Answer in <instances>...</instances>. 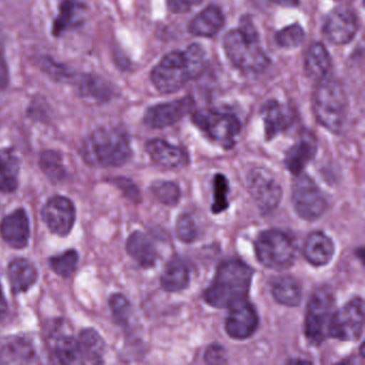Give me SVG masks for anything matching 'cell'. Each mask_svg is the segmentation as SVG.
Listing matches in <instances>:
<instances>
[{
    "label": "cell",
    "instance_id": "cell-1",
    "mask_svg": "<svg viewBox=\"0 0 365 365\" xmlns=\"http://www.w3.org/2000/svg\"><path fill=\"white\" fill-rule=\"evenodd\" d=\"M207 59L202 46L193 43L183 52L168 53L151 71V82L162 93L180 91L189 81L202 76Z\"/></svg>",
    "mask_w": 365,
    "mask_h": 365
},
{
    "label": "cell",
    "instance_id": "cell-2",
    "mask_svg": "<svg viewBox=\"0 0 365 365\" xmlns=\"http://www.w3.org/2000/svg\"><path fill=\"white\" fill-rule=\"evenodd\" d=\"M254 270L238 258L225 260L217 267L210 285L202 298L210 307L230 309L247 300Z\"/></svg>",
    "mask_w": 365,
    "mask_h": 365
},
{
    "label": "cell",
    "instance_id": "cell-3",
    "mask_svg": "<svg viewBox=\"0 0 365 365\" xmlns=\"http://www.w3.org/2000/svg\"><path fill=\"white\" fill-rule=\"evenodd\" d=\"M82 155L91 165L118 168L131 159V142L127 132L121 128H100L85 140Z\"/></svg>",
    "mask_w": 365,
    "mask_h": 365
},
{
    "label": "cell",
    "instance_id": "cell-4",
    "mask_svg": "<svg viewBox=\"0 0 365 365\" xmlns=\"http://www.w3.org/2000/svg\"><path fill=\"white\" fill-rule=\"evenodd\" d=\"M226 56L242 71L262 73L270 65V59L259 44V36L249 16H243L238 29L226 34L223 41Z\"/></svg>",
    "mask_w": 365,
    "mask_h": 365
},
{
    "label": "cell",
    "instance_id": "cell-5",
    "mask_svg": "<svg viewBox=\"0 0 365 365\" xmlns=\"http://www.w3.org/2000/svg\"><path fill=\"white\" fill-rule=\"evenodd\" d=\"M348 102L336 81L322 78L313 93V110L318 123L332 133L339 134L347 119Z\"/></svg>",
    "mask_w": 365,
    "mask_h": 365
},
{
    "label": "cell",
    "instance_id": "cell-6",
    "mask_svg": "<svg viewBox=\"0 0 365 365\" xmlns=\"http://www.w3.org/2000/svg\"><path fill=\"white\" fill-rule=\"evenodd\" d=\"M194 125L206 134L212 142L224 149L236 145V138L241 131L238 116L221 108H202L192 113Z\"/></svg>",
    "mask_w": 365,
    "mask_h": 365
},
{
    "label": "cell",
    "instance_id": "cell-7",
    "mask_svg": "<svg viewBox=\"0 0 365 365\" xmlns=\"http://www.w3.org/2000/svg\"><path fill=\"white\" fill-rule=\"evenodd\" d=\"M255 253L260 264L267 268L285 270L290 268L296 259V242L283 230H264L256 239Z\"/></svg>",
    "mask_w": 365,
    "mask_h": 365
},
{
    "label": "cell",
    "instance_id": "cell-8",
    "mask_svg": "<svg viewBox=\"0 0 365 365\" xmlns=\"http://www.w3.org/2000/svg\"><path fill=\"white\" fill-rule=\"evenodd\" d=\"M335 312V296L329 286L316 288L309 298L304 319V335L312 345L319 346L328 336L329 324Z\"/></svg>",
    "mask_w": 365,
    "mask_h": 365
},
{
    "label": "cell",
    "instance_id": "cell-9",
    "mask_svg": "<svg viewBox=\"0 0 365 365\" xmlns=\"http://www.w3.org/2000/svg\"><path fill=\"white\" fill-rule=\"evenodd\" d=\"M292 200L297 215L307 221H316L328 208V202L317 183L302 173L296 176L292 183Z\"/></svg>",
    "mask_w": 365,
    "mask_h": 365
},
{
    "label": "cell",
    "instance_id": "cell-10",
    "mask_svg": "<svg viewBox=\"0 0 365 365\" xmlns=\"http://www.w3.org/2000/svg\"><path fill=\"white\" fill-rule=\"evenodd\" d=\"M364 329V301L360 297L335 311L328 328V336L339 341H356Z\"/></svg>",
    "mask_w": 365,
    "mask_h": 365
},
{
    "label": "cell",
    "instance_id": "cell-11",
    "mask_svg": "<svg viewBox=\"0 0 365 365\" xmlns=\"http://www.w3.org/2000/svg\"><path fill=\"white\" fill-rule=\"evenodd\" d=\"M247 187L254 202L262 212L269 213L277 208L283 191L275 177L264 168H254L247 176Z\"/></svg>",
    "mask_w": 365,
    "mask_h": 365
},
{
    "label": "cell",
    "instance_id": "cell-12",
    "mask_svg": "<svg viewBox=\"0 0 365 365\" xmlns=\"http://www.w3.org/2000/svg\"><path fill=\"white\" fill-rule=\"evenodd\" d=\"M194 106L195 101L190 96L168 103L151 106L145 114V125L150 129H165L180 121L185 115L193 112Z\"/></svg>",
    "mask_w": 365,
    "mask_h": 365
},
{
    "label": "cell",
    "instance_id": "cell-13",
    "mask_svg": "<svg viewBox=\"0 0 365 365\" xmlns=\"http://www.w3.org/2000/svg\"><path fill=\"white\" fill-rule=\"evenodd\" d=\"M42 217L53 234L66 237L71 232L76 222V207L69 198L53 196L44 205Z\"/></svg>",
    "mask_w": 365,
    "mask_h": 365
},
{
    "label": "cell",
    "instance_id": "cell-14",
    "mask_svg": "<svg viewBox=\"0 0 365 365\" xmlns=\"http://www.w3.org/2000/svg\"><path fill=\"white\" fill-rule=\"evenodd\" d=\"M359 29L358 16L348 8H335L324 20V36L336 46L349 43Z\"/></svg>",
    "mask_w": 365,
    "mask_h": 365
},
{
    "label": "cell",
    "instance_id": "cell-15",
    "mask_svg": "<svg viewBox=\"0 0 365 365\" xmlns=\"http://www.w3.org/2000/svg\"><path fill=\"white\" fill-rule=\"evenodd\" d=\"M230 312L225 319L226 333L232 339H249L257 330L259 317L255 307L247 300L230 307Z\"/></svg>",
    "mask_w": 365,
    "mask_h": 365
},
{
    "label": "cell",
    "instance_id": "cell-16",
    "mask_svg": "<svg viewBox=\"0 0 365 365\" xmlns=\"http://www.w3.org/2000/svg\"><path fill=\"white\" fill-rule=\"evenodd\" d=\"M317 140L312 132L303 131L298 140L288 149L284 159L286 168L294 176H298L305 166L315 158L317 153Z\"/></svg>",
    "mask_w": 365,
    "mask_h": 365
},
{
    "label": "cell",
    "instance_id": "cell-17",
    "mask_svg": "<svg viewBox=\"0 0 365 365\" xmlns=\"http://www.w3.org/2000/svg\"><path fill=\"white\" fill-rule=\"evenodd\" d=\"M262 117L264 125L267 140L287 131L294 123V113L287 106L275 100L266 102L262 108Z\"/></svg>",
    "mask_w": 365,
    "mask_h": 365
},
{
    "label": "cell",
    "instance_id": "cell-18",
    "mask_svg": "<svg viewBox=\"0 0 365 365\" xmlns=\"http://www.w3.org/2000/svg\"><path fill=\"white\" fill-rule=\"evenodd\" d=\"M0 236L16 249H23L29 245L31 227L24 209H18L1 221Z\"/></svg>",
    "mask_w": 365,
    "mask_h": 365
},
{
    "label": "cell",
    "instance_id": "cell-19",
    "mask_svg": "<svg viewBox=\"0 0 365 365\" xmlns=\"http://www.w3.org/2000/svg\"><path fill=\"white\" fill-rule=\"evenodd\" d=\"M146 149L151 159L163 168H185L189 163V155L185 149L174 146L161 138L149 140Z\"/></svg>",
    "mask_w": 365,
    "mask_h": 365
},
{
    "label": "cell",
    "instance_id": "cell-20",
    "mask_svg": "<svg viewBox=\"0 0 365 365\" xmlns=\"http://www.w3.org/2000/svg\"><path fill=\"white\" fill-rule=\"evenodd\" d=\"M334 253V243L324 232H313L305 240L303 254L305 259L313 266H326L331 262Z\"/></svg>",
    "mask_w": 365,
    "mask_h": 365
},
{
    "label": "cell",
    "instance_id": "cell-21",
    "mask_svg": "<svg viewBox=\"0 0 365 365\" xmlns=\"http://www.w3.org/2000/svg\"><path fill=\"white\" fill-rule=\"evenodd\" d=\"M37 350L29 339L16 337L0 345V363L26 364L37 362Z\"/></svg>",
    "mask_w": 365,
    "mask_h": 365
},
{
    "label": "cell",
    "instance_id": "cell-22",
    "mask_svg": "<svg viewBox=\"0 0 365 365\" xmlns=\"http://www.w3.org/2000/svg\"><path fill=\"white\" fill-rule=\"evenodd\" d=\"M190 269L180 256H174L166 264L160 277V284L168 292H179L187 288L190 284Z\"/></svg>",
    "mask_w": 365,
    "mask_h": 365
},
{
    "label": "cell",
    "instance_id": "cell-23",
    "mask_svg": "<svg viewBox=\"0 0 365 365\" xmlns=\"http://www.w3.org/2000/svg\"><path fill=\"white\" fill-rule=\"evenodd\" d=\"M225 18L215 6H209L190 22L189 31L197 37L211 38L223 29Z\"/></svg>",
    "mask_w": 365,
    "mask_h": 365
},
{
    "label": "cell",
    "instance_id": "cell-24",
    "mask_svg": "<svg viewBox=\"0 0 365 365\" xmlns=\"http://www.w3.org/2000/svg\"><path fill=\"white\" fill-rule=\"evenodd\" d=\"M127 252L142 268L155 266L158 251L151 239L142 232H134L127 240Z\"/></svg>",
    "mask_w": 365,
    "mask_h": 365
},
{
    "label": "cell",
    "instance_id": "cell-25",
    "mask_svg": "<svg viewBox=\"0 0 365 365\" xmlns=\"http://www.w3.org/2000/svg\"><path fill=\"white\" fill-rule=\"evenodd\" d=\"M20 160L14 149H0V193L8 194L19 187Z\"/></svg>",
    "mask_w": 365,
    "mask_h": 365
},
{
    "label": "cell",
    "instance_id": "cell-26",
    "mask_svg": "<svg viewBox=\"0 0 365 365\" xmlns=\"http://www.w3.org/2000/svg\"><path fill=\"white\" fill-rule=\"evenodd\" d=\"M8 277L14 294L29 290L37 282L38 272L35 266L24 258L12 260L8 267Z\"/></svg>",
    "mask_w": 365,
    "mask_h": 365
},
{
    "label": "cell",
    "instance_id": "cell-27",
    "mask_svg": "<svg viewBox=\"0 0 365 365\" xmlns=\"http://www.w3.org/2000/svg\"><path fill=\"white\" fill-rule=\"evenodd\" d=\"M271 292L279 304L285 307H298L302 300V286L294 277L285 275L272 282Z\"/></svg>",
    "mask_w": 365,
    "mask_h": 365
},
{
    "label": "cell",
    "instance_id": "cell-28",
    "mask_svg": "<svg viewBox=\"0 0 365 365\" xmlns=\"http://www.w3.org/2000/svg\"><path fill=\"white\" fill-rule=\"evenodd\" d=\"M330 67L331 57L326 46L322 43H314L307 51L304 59L307 76L313 80H322L326 78Z\"/></svg>",
    "mask_w": 365,
    "mask_h": 365
},
{
    "label": "cell",
    "instance_id": "cell-29",
    "mask_svg": "<svg viewBox=\"0 0 365 365\" xmlns=\"http://www.w3.org/2000/svg\"><path fill=\"white\" fill-rule=\"evenodd\" d=\"M83 363H103L106 344L93 329H85L78 337Z\"/></svg>",
    "mask_w": 365,
    "mask_h": 365
},
{
    "label": "cell",
    "instance_id": "cell-30",
    "mask_svg": "<svg viewBox=\"0 0 365 365\" xmlns=\"http://www.w3.org/2000/svg\"><path fill=\"white\" fill-rule=\"evenodd\" d=\"M82 12L83 6L78 0H63L58 16L53 24V35L59 37L66 31L78 27L82 21Z\"/></svg>",
    "mask_w": 365,
    "mask_h": 365
},
{
    "label": "cell",
    "instance_id": "cell-31",
    "mask_svg": "<svg viewBox=\"0 0 365 365\" xmlns=\"http://www.w3.org/2000/svg\"><path fill=\"white\" fill-rule=\"evenodd\" d=\"M54 356L63 364L83 363L78 339L71 335H61L54 346Z\"/></svg>",
    "mask_w": 365,
    "mask_h": 365
},
{
    "label": "cell",
    "instance_id": "cell-32",
    "mask_svg": "<svg viewBox=\"0 0 365 365\" xmlns=\"http://www.w3.org/2000/svg\"><path fill=\"white\" fill-rule=\"evenodd\" d=\"M40 168L53 182L57 183L63 181L67 176L63 157L61 153L54 150H46L40 155Z\"/></svg>",
    "mask_w": 365,
    "mask_h": 365
},
{
    "label": "cell",
    "instance_id": "cell-33",
    "mask_svg": "<svg viewBox=\"0 0 365 365\" xmlns=\"http://www.w3.org/2000/svg\"><path fill=\"white\" fill-rule=\"evenodd\" d=\"M150 191L158 202L166 206H175L180 200V187L172 181H155L151 185Z\"/></svg>",
    "mask_w": 365,
    "mask_h": 365
},
{
    "label": "cell",
    "instance_id": "cell-34",
    "mask_svg": "<svg viewBox=\"0 0 365 365\" xmlns=\"http://www.w3.org/2000/svg\"><path fill=\"white\" fill-rule=\"evenodd\" d=\"M78 264V254L74 250H69L61 255L50 258L51 268L55 273L63 277H70L76 272Z\"/></svg>",
    "mask_w": 365,
    "mask_h": 365
},
{
    "label": "cell",
    "instance_id": "cell-35",
    "mask_svg": "<svg viewBox=\"0 0 365 365\" xmlns=\"http://www.w3.org/2000/svg\"><path fill=\"white\" fill-rule=\"evenodd\" d=\"M213 204L211 210L215 215L224 212L230 206L228 202V193H230V183L224 175L217 174L213 180Z\"/></svg>",
    "mask_w": 365,
    "mask_h": 365
},
{
    "label": "cell",
    "instance_id": "cell-36",
    "mask_svg": "<svg viewBox=\"0 0 365 365\" xmlns=\"http://www.w3.org/2000/svg\"><path fill=\"white\" fill-rule=\"evenodd\" d=\"M275 39L281 48H296L304 41L305 33L300 25L292 24L279 31Z\"/></svg>",
    "mask_w": 365,
    "mask_h": 365
},
{
    "label": "cell",
    "instance_id": "cell-37",
    "mask_svg": "<svg viewBox=\"0 0 365 365\" xmlns=\"http://www.w3.org/2000/svg\"><path fill=\"white\" fill-rule=\"evenodd\" d=\"M197 223L191 213H183L177 220L176 235L179 240L185 243H192L197 239Z\"/></svg>",
    "mask_w": 365,
    "mask_h": 365
},
{
    "label": "cell",
    "instance_id": "cell-38",
    "mask_svg": "<svg viewBox=\"0 0 365 365\" xmlns=\"http://www.w3.org/2000/svg\"><path fill=\"white\" fill-rule=\"evenodd\" d=\"M110 307L112 309L114 319L120 326L127 327L131 319L132 309L128 299L120 294H115L110 297Z\"/></svg>",
    "mask_w": 365,
    "mask_h": 365
},
{
    "label": "cell",
    "instance_id": "cell-39",
    "mask_svg": "<svg viewBox=\"0 0 365 365\" xmlns=\"http://www.w3.org/2000/svg\"><path fill=\"white\" fill-rule=\"evenodd\" d=\"M104 87L106 85L99 78H91V76H86L81 85L83 93L88 97L102 98V99H104V96H106V88Z\"/></svg>",
    "mask_w": 365,
    "mask_h": 365
},
{
    "label": "cell",
    "instance_id": "cell-40",
    "mask_svg": "<svg viewBox=\"0 0 365 365\" xmlns=\"http://www.w3.org/2000/svg\"><path fill=\"white\" fill-rule=\"evenodd\" d=\"M202 0H166L168 9L174 14H185L200 5Z\"/></svg>",
    "mask_w": 365,
    "mask_h": 365
},
{
    "label": "cell",
    "instance_id": "cell-41",
    "mask_svg": "<svg viewBox=\"0 0 365 365\" xmlns=\"http://www.w3.org/2000/svg\"><path fill=\"white\" fill-rule=\"evenodd\" d=\"M205 360L207 363H217V364L227 362L223 347L220 345L210 346L205 354Z\"/></svg>",
    "mask_w": 365,
    "mask_h": 365
},
{
    "label": "cell",
    "instance_id": "cell-42",
    "mask_svg": "<svg viewBox=\"0 0 365 365\" xmlns=\"http://www.w3.org/2000/svg\"><path fill=\"white\" fill-rule=\"evenodd\" d=\"M115 182L123 190L125 195L129 196V198H131L134 202H138V197H140V192H138L135 185H133L131 180L125 178H118L115 180Z\"/></svg>",
    "mask_w": 365,
    "mask_h": 365
},
{
    "label": "cell",
    "instance_id": "cell-43",
    "mask_svg": "<svg viewBox=\"0 0 365 365\" xmlns=\"http://www.w3.org/2000/svg\"><path fill=\"white\" fill-rule=\"evenodd\" d=\"M8 84V71L4 59L3 51L0 48V89L5 88Z\"/></svg>",
    "mask_w": 365,
    "mask_h": 365
},
{
    "label": "cell",
    "instance_id": "cell-44",
    "mask_svg": "<svg viewBox=\"0 0 365 365\" xmlns=\"http://www.w3.org/2000/svg\"><path fill=\"white\" fill-rule=\"evenodd\" d=\"M7 301H6L5 296H4L3 294V289H1V286H0V320H3L4 318L7 316Z\"/></svg>",
    "mask_w": 365,
    "mask_h": 365
},
{
    "label": "cell",
    "instance_id": "cell-45",
    "mask_svg": "<svg viewBox=\"0 0 365 365\" xmlns=\"http://www.w3.org/2000/svg\"><path fill=\"white\" fill-rule=\"evenodd\" d=\"M271 3L277 4L281 7L294 8L299 6L300 0H270Z\"/></svg>",
    "mask_w": 365,
    "mask_h": 365
}]
</instances>
